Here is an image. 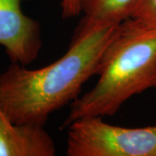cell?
<instances>
[{
	"instance_id": "8",
	"label": "cell",
	"mask_w": 156,
	"mask_h": 156,
	"mask_svg": "<svg viewBox=\"0 0 156 156\" xmlns=\"http://www.w3.org/2000/svg\"><path fill=\"white\" fill-rule=\"evenodd\" d=\"M62 17L72 18L82 13L81 0H61Z\"/></svg>"
},
{
	"instance_id": "4",
	"label": "cell",
	"mask_w": 156,
	"mask_h": 156,
	"mask_svg": "<svg viewBox=\"0 0 156 156\" xmlns=\"http://www.w3.org/2000/svg\"><path fill=\"white\" fill-rule=\"evenodd\" d=\"M23 1L0 0V45L11 62L27 66L38 56L43 41L40 23L23 12Z\"/></svg>"
},
{
	"instance_id": "3",
	"label": "cell",
	"mask_w": 156,
	"mask_h": 156,
	"mask_svg": "<svg viewBox=\"0 0 156 156\" xmlns=\"http://www.w3.org/2000/svg\"><path fill=\"white\" fill-rule=\"evenodd\" d=\"M102 118L86 117L68 126V156H156V125L124 128Z\"/></svg>"
},
{
	"instance_id": "2",
	"label": "cell",
	"mask_w": 156,
	"mask_h": 156,
	"mask_svg": "<svg viewBox=\"0 0 156 156\" xmlns=\"http://www.w3.org/2000/svg\"><path fill=\"white\" fill-rule=\"evenodd\" d=\"M95 85L70 105L63 128L78 119L111 116L135 95L156 89V30L127 18L101 61Z\"/></svg>"
},
{
	"instance_id": "5",
	"label": "cell",
	"mask_w": 156,
	"mask_h": 156,
	"mask_svg": "<svg viewBox=\"0 0 156 156\" xmlns=\"http://www.w3.org/2000/svg\"><path fill=\"white\" fill-rule=\"evenodd\" d=\"M56 153L44 127L15 124L0 108V156H54Z\"/></svg>"
},
{
	"instance_id": "1",
	"label": "cell",
	"mask_w": 156,
	"mask_h": 156,
	"mask_svg": "<svg viewBox=\"0 0 156 156\" xmlns=\"http://www.w3.org/2000/svg\"><path fill=\"white\" fill-rule=\"evenodd\" d=\"M120 23L83 17L67 51L56 61L37 69L11 62L0 75V108L6 116L15 124L44 127L51 114L71 104L84 83L97 75Z\"/></svg>"
},
{
	"instance_id": "7",
	"label": "cell",
	"mask_w": 156,
	"mask_h": 156,
	"mask_svg": "<svg viewBox=\"0 0 156 156\" xmlns=\"http://www.w3.org/2000/svg\"><path fill=\"white\" fill-rule=\"evenodd\" d=\"M128 18L146 28L156 30V0H134Z\"/></svg>"
},
{
	"instance_id": "6",
	"label": "cell",
	"mask_w": 156,
	"mask_h": 156,
	"mask_svg": "<svg viewBox=\"0 0 156 156\" xmlns=\"http://www.w3.org/2000/svg\"><path fill=\"white\" fill-rule=\"evenodd\" d=\"M134 0H81L84 17L95 22L120 23L128 17Z\"/></svg>"
}]
</instances>
